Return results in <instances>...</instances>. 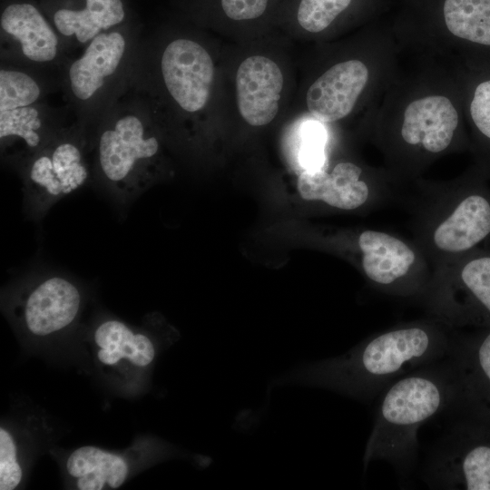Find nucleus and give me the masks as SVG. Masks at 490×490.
Instances as JSON below:
<instances>
[{"label": "nucleus", "instance_id": "412c9836", "mask_svg": "<svg viewBox=\"0 0 490 490\" xmlns=\"http://www.w3.org/2000/svg\"><path fill=\"white\" fill-rule=\"evenodd\" d=\"M39 70L3 63L0 69V112L42 103L57 84Z\"/></svg>", "mask_w": 490, "mask_h": 490}, {"label": "nucleus", "instance_id": "aec40b11", "mask_svg": "<svg viewBox=\"0 0 490 490\" xmlns=\"http://www.w3.org/2000/svg\"><path fill=\"white\" fill-rule=\"evenodd\" d=\"M94 340L101 349L99 360L105 365H114L126 358L139 367L148 366L155 357V348L145 335L132 332L118 320H107L98 326Z\"/></svg>", "mask_w": 490, "mask_h": 490}, {"label": "nucleus", "instance_id": "0eeeda50", "mask_svg": "<svg viewBox=\"0 0 490 490\" xmlns=\"http://www.w3.org/2000/svg\"><path fill=\"white\" fill-rule=\"evenodd\" d=\"M87 130L71 125L22 164L26 193L47 207L83 186L89 178Z\"/></svg>", "mask_w": 490, "mask_h": 490}, {"label": "nucleus", "instance_id": "f257e3e1", "mask_svg": "<svg viewBox=\"0 0 490 490\" xmlns=\"http://www.w3.org/2000/svg\"><path fill=\"white\" fill-rule=\"evenodd\" d=\"M451 328L432 318L396 325L368 337L347 353L306 366L298 383L372 399L397 378L447 358Z\"/></svg>", "mask_w": 490, "mask_h": 490}, {"label": "nucleus", "instance_id": "4be33fe9", "mask_svg": "<svg viewBox=\"0 0 490 490\" xmlns=\"http://www.w3.org/2000/svg\"><path fill=\"white\" fill-rule=\"evenodd\" d=\"M443 14L455 36L490 48V0H445Z\"/></svg>", "mask_w": 490, "mask_h": 490}, {"label": "nucleus", "instance_id": "a878e982", "mask_svg": "<svg viewBox=\"0 0 490 490\" xmlns=\"http://www.w3.org/2000/svg\"><path fill=\"white\" fill-rule=\"evenodd\" d=\"M22 468L17 462V447L5 428H0V489L13 490L20 484Z\"/></svg>", "mask_w": 490, "mask_h": 490}, {"label": "nucleus", "instance_id": "4468645a", "mask_svg": "<svg viewBox=\"0 0 490 490\" xmlns=\"http://www.w3.org/2000/svg\"><path fill=\"white\" fill-rule=\"evenodd\" d=\"M368 79V70L361 61L333 65L309 86L306 96L309 113L323 122L344 118L352 111Z\"/></svg>", "mask_w": 490, "mask_h": 490}, {"label": "nucleus", "instance_id": "6e6552de", "mask_svg": "<svg viewBox=\"0 0 490 490\" xmlns=\"http://www.w3.org/2000/svg\"><path fill=\"white\" fill-rule=\"evenodd\" d=\"M0 25L3 63L35 70L66 64L68 49L64 40L32 4L6 6Z\"/></svg>", "mask_w": 490, "mask_h": 490}, {"label": "nucleus", "instance_id": "bb28decb", "mask_svg": "<svg viewBox=\"0 0 490 490\" xmlns=\"http://www.w3.org/2000/svg\"><path fill=\"white\" fill-rule=\"evenodd\" d=\"M270 0H220L222 11L234 21L253 20L261 16Z\"/></svg>", "mask_w": 490, "mask_h": 490}, {"label": "nucleus", "instance_id": "39448f33", "mask_svg": "<svg viewBox=\"0 0 490 490\" xmlns=\"http://www.w3.org/2000/svg\"><path fill=\"white\" fill-rule=\"evenodd\" d=\"M122 93L97 123L93 140L99 175L115 191H142L151 181L160 142L152 132L138 93L126 102Z\"/></svg>", "mask_w": 490, "mask_h": 490}, {"label": "nucleus", "instance_id": "b1692460", "mask_svg": "<svg viewBox=\"0 0 490 490\" xmlns=\"http://www.w3.org/2000/svg\"><path fill=\"white\" fill-rule=\"evenodd\" d=\"M326 132L321 124L309 122L303 129L299 162L304 171L323 170L328 167L325 152Z\"/></svg>", "mask_w": 490, "mask_h": 490}, {"label": "nucleus", "instance_id": "f8f14e48", "mask_svg": "<svg viewBox=\"0 0 490 490\" xmlns=\"http://www.w3.org/2000/svg\"><path fill=\"white\" fill-rule=\"evenodd\" d=\"M62 113L43 103L0 112L1 151L23 164L69 126Z\"/></svg>", "mask_w": 490, "mask_h": 490}, {"label": "nucleus", "instance_id": "20e7f679", "mask_svg": "<svg viewBox=\"0 0 490 490\" xmlns=\"http://www.w3.org/2000/svg\"><path fill=\"white\" fill-rule=\"evenodd\" d=\"M139 54L137 39L112 29L93 38L66 63L62 85L78 122L96 124L130 83Z\"/></svg>", "mask_w": 490, "mask_h": 490}, {"label": "nucleus", "instance_id": "5701e85b", "mask_svg": "<svg viewBox=\"0 0 490 490\" xmlns=\"http://www.w3.org/2000/svg\"><path fill=\"white\" fill-rule=\"evenodd\" d=\"M352 0H300L297 20L299 24L309 33H318L326 29Z\"/></svg>", "mask_w": 490, "mask_h": 490}, {"label": "nucleus", "instance_id": "a211bd4d", "mask_svg": "<svg viewBox=\"0 0 490 490\" xmlns=\"http://www.w3.org/2000/svg\"><path fill=\"white\" fill-rule=\"evenodd\" d=\"M124 17L122 0H84L79 9L56 10L53 23L69 51L73 47L84 48L100 34L122 23Z\"/></svg>", "mask_w": 490, "mask_h": 490}, {"label": "nucleus", "instance_id": "2eb2a0df", "mask_svg": "<svg viewBox=\"0 0 490 490\" xmlns=\"http://www.w3.org/2000/svg\"><path fill=\"white\" fill-rule=\"evenodd\" d=\"M457 126L458 113L451 101L442 95H431L409 103L400 136L407 145L437 154L452 143Z\"/></svg>", "mask_w": 490, "mask_h": 490}, {"label": "nucleus", "instance_id": "9d476101", "mask_svg": "<svg viewBox=\"0 0 490 490\" xmlns=\"http://www.w3.org/2000/svg\"><path fill=\"white\" fill-rule=\"evenodd\" d=\"M425 480L433 488L490 490V444L449 433L430 457Z\"/></svg>", "mask_w": 490, "mask_h": 490}, {"label": "nucleus", "instance_id": "393cba45", "mask_svg": "<svg viewBox=\"0 0 490 490\" xmlns=\"http://www.w3.org/2000/svg\"><path fill=\"white\" fill-rule=\"evenodd\" d=\"M469 113L490 162V78L476 83L469 103Z\"/></svg>", "mask_w": 490, "mask_h": 490}, {"label": "nucleus", "instance_id": "ddd939ff", "mask_svg": "<svg viewBox=\"0 0 490 490\" xmlns=\"http://www.w3.org/2000/svg\"><path fill=\"white\" fill-rule=\"evenodd\" d=\"M283 75L278 64L262 55L246 58L236 74L237 103L242 118L252 126L270 122L278 113Z\"/></svg>", "mask_w": 490, "mask_h": 490}, {"label": "nucleus", "instance_id": "f03ea898", "mask_svg": "<svg viewBox=\"0 0 490 490\" xmlns=\"http://www.w3.org/2000/svg\"><path fill=\"white\" fill-rule=\"evenodd\" d=\"M458 399L450 358L413 370L391 383L382 394L363 456L390 463L400 474L413 467L418 452L417 431L431 417Z\"/></svg>", "mask_w": 490, "mask_h": 490}, {"label": "nucleus", "instance_id": "dca6fc26", "mask_svg": "<svg viewBox=\"0 0 490 490\" xmlns=\"http://www.w3.org/2000/svg\"><path fill=\"white\" fill-rule=\"evenodd\" d=\"M81 295L74 284L58 276L39 282L28 294L24 322L34 335L46 336L70 325L76 318Z\"/></svg>", "mask_w": 490, "mask_h": 490}, {"label": "nucleus", "instance_id": "6ab92c4d", "mask_svg": "<svg viewBox=\"0 0 490 490\" xmlns=\"http://www.w3.org/2000/svg\"><path fill=\"white\" fill-rule=\"evenodd\" d=\"M68 474L76 478L80 490L120 487L128 474L126 461L118 455L85 446L75 449L66 462Z\"/></svg>", "mask_w": 490, "mask_h": 490}, {"label": "nucleus", "instance_id": "423d86ee", "mask_svg": "<svg viewBox=\"0 0 490 490\" xmlns=\"http://www.w3.org/2000/svg\"><path fill=\"white\" fill-rule=\"evenodd\" d=\"M421 298L433 318L451 329L490 327V250L478 249L435 268Z\"/></svg>", "mask_w": 490, "mask_h": 490}, {"label": "nucleus", "instance_id": "1a4fd4ad", "mask_svg": "<svg viewBox=\"0 0 490 490\" xmlns=\"http://www.w3.org/2000/svg\"><path fill=\"white\" fill-rule=\"evenodd\" d=\"M160 72L167 93L183 112L194 113L206 106L214 64L199 43L187 38L171 41L162 53Z\"/></svg>", "mask_w": 490, "mask_h": 490}, {"label": "nucleus", "instance_id": "f3484780", "mask_svg": "<svg viewBox=\"0 0 490 490\" xmlns=\"http://www.w3.org/2000/svg\"><path fill=\"white\" fill-rule=\"evenodd\" d=\"M458 385V399H465L490 416V327L473 339L453 334L448 354Z\"/></svg>", "mask_w": 490, "mask_h": 490}, {"label": "nucleus", "instance_id": "7ed1b4c3", "mask_svg": "<svg viewBox=\"0 0 490 490\" xmlns=\"http://www.w3.org/2000/svg\"><path fill=\"white\" fill-rule=\"evenodd\" d=\"M421 194L415 243L434 269L482 249L490 240V188L483 177Z\"/></svg>", "mask_w": 490, "mask_h": 490}, {"label": "nucleus", "instance_id": "9b49d317", "mask_svg": "<svg viewBox=\"0 0 490 490\" xmlns=\"http://www.w3.org/2000/svg\"><path fill=\"white\" fill-rule=\"evenodd\" d=\"M362 169L355 163H337L330 172L327 169L304 171L298 180L300 196L307 201H323L327 205L345 211L376 206L387 200L392 193L373 191L368 181L362 179Z\"/></svg>", "mask_w": 490, "mask_h": 490}]
</instances>
